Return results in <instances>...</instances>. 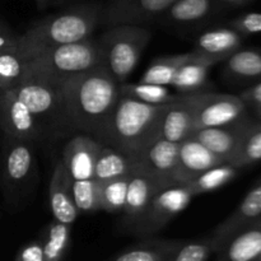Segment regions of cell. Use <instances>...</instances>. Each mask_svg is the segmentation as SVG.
<instances>
[{"label": "cell", "instance_id": "obj_32", "mask_svg": "<svg viewBox=\"0 0 261 261\" xmlns=\"http://www.w3.org/2000/svg\"><path fill=\"white\" fill-rule=\"evenodd\" d=\"M130 175L116 177L99 186V211L111 214H121L126 200Z\"/></svg>", "mask_w": 261, "mask_h": 261}, {"label": "cell", "instance_id": "obj_34", "mask_svg": "<svg viewBox=\"0 0 261 261\" xmlns=\"http://www.w3.org/2000/svg\"><path fill=\"white\" fill-rule=\"evenodd\" d=\"M217 247L211 236L200 241L177 240L168 261H205L216 254Z\"/></svg>", "mask_w": 261, "mask_h": 261}, {"label": "cell", "instance_id": "obj_22", "mask_svg": "<svg viewBox=\"0 0 261 261\" xmlns=\"http://www.w3.org/2000/svg\"><path fill=\"white\" fill-rule=\"evenodd\" d=\"M223 76L234 86H251L261 81V47H241L224 60Z\"/></svg>", "mask_w": 261, "mask_h": 261}, {"label": "cell", "instance_id": "obj_3", "mask_svg": "<svg viewBox=\"0 0 261 261\" xmlns=\"http://www.w3.org/2000/svg\"><path fill=\"white\" fill-rule=\"evenodd\" d=\"M101 13L102 2L70 5L33 23L23 35L18 36V48L28 60L43 48L87 40L101 25Z\"/></svg>", "mask_w": 261, "mask_h": 261}, {"label": "cell", "instance_id": "obj_17", "mask_svg": "<svg viewBox=\"0 0 261 261\" xmlns=\"http://www.w3.org/2000/svg\"><path fill=\"white\" fill-rule=\"evenodd\" d=\"M224 9L217 0H176L158 23L170 27H194L206 22Z\"/></svg>", "mask_w": 261, "mask_h": 261}, {"label": "cell", "instance_id": "obj_36", "mask_svg": "<svg viewBox=\"0 0 261 261\" xmlns=\"http://www.w3.org/2000/svg\"><path fill=\"white\" fill-rule=\"evenodd\" d=\"M15 261H45L43 257V247L41 240L28 242L20 247L15 254Z\"/></svg>", "mask_w": 261, "mask_h": 261}, {"label": "cell", "instance_id": "obj_44", "mask_svg": "<svg viewBox=\"0 0 261 261\" xmlns=\"http://www.w3.org/2000/svg\"><path fill=\"white\" fill-rule=\"evenodd\" d=\"M259 219H260V221H261V217H260V218H259Z\"/></svg>", "mask_w": 261, "mask_h": 261}, {"label": "cell", "instance_id": "obj_11", "mask_svg": "<svg viewBox=\"0 0 261 261\" xmlns=\"http://www.w3.org/2000/svg\"><path fill=\"white\" fill-rule=\"evenodd\" d=\"M176 0H106L102 3L101 25H147L158 23Z\"/></svg>", "mask_w": 261, "mask_h": 261}, {"label": "cell", "instance_id": "obj_28", "mask_svg": "<svg viewBox=\"0 0 261 261\" xmlns=\"http://www.w3.org/2000/svg\"><path fill=\"white\" fill-rule=\"evenodd\" d=\"M45 261H60L69 251L71 241V224L54 219L41 237Z\"/></svg>", "mask_w": 261, "mask_h": 261}, {"label": "cell", "instance_id": "obj_27", "mask_svg": "<svg viewBox=\"0 0 261 261\" xmlns=\"http://www.w3.org/2000/svg\"><path fill=\"white\" fill-rule=\"evenodd\" d=\"M240 168L232 165L231 162H223L219 165L213 166L209 170L204 171L201 175L190 184H188L189 190L191 191L194 196L200 195V194L212 193L218 189L223 188L228 182H231L239 173Z\"/></svg>", "mask_w": 261, "mask_h": 261}, {"label": "cell", "instance_id": "obj_14", "mask_svg": "<svg viewBox=\"0 0 261 261\" xmlns=\"http://www.w3.org/2000/svg\"><path fill=\"white\" fill-rule=\"evenodd\" d=\"M223 162V160L190 135L178 147L177 163L172 173L173 185H188L204 171Z\"/></svg>", "mask_w": 261, "mask_h": 261}, {"label": "cell", "instance_id": "obj_31", "mask_svg": "<svg viewBox=\"0 0 261 261\" xmlns=\"http://www.w3.org/2000/svg\"><path fill=\"white\" fill-rule=\"evenodd\" d=\"M120 94L152 105H166L178 98L180 94L171 93L167 86L152 83H120Z\"/></svg>", "mask_w": 261, "mask_h": 261}, {"label": "cell", "instance_id": "obj_1", "mask_svg": "<svg viewBox=\"0 0 261 261\" xmlns=\"http://www.w3.org/2000/svg\"><path fill=\"white\" fill-rule=\"evenodd\" d=\"M70 132L96 137L120 97V84L103 64L61 82Z\"/></svg>", "mask_w": 261, "mask_h": 261}, {"label": "cell", "instance_id": "obj_20", "mask_svg": "<svg viewBox=\"0 0 261 261\" xmlns=\"http://www.w3.org/2000/svg\"><path fill=\"white\" fill-rule=\"evenodd\" d=\"M48 205L54 219L63 223L73 224L81 214L74 203L70 180L61 160L58 161L51 176L48 186Z\"/></svg>", "mask_w": 261, "mask_h": 261}, {"label": "cell", "instance_id": "obj_40", "mask_svg": "<svg viewBox=\"0 0 261 261\" xmlns=\"http://www.w3.org/2000/svg\"><path fill=\"white\" fill-rule=\"evenodd\" d=\"M36 3H37L38 8H41V9H43V8L48 7V5L51 4V3L54 2V0H35Z\"/></svg>", "mask_w": 261, "mask_h": 261}, {"label": "cell", "instance_id": "obj_15", "mask_svg": "<svg viewBox=\"0 0 261 261\" xmlns=\"http://www.w3.org/2000/svg\"><path fill=\"white\" fill-rule=\"evenodd\" d=\"M251 120V117L246 115L231 124L195 129L191 133V137L199 140L201 144L205 145L211 152L218 155L224 162H231L239 149L242 135Z\"/></svg>", "mask_w": 261, "mask_h": 261}, {"label": "cell", "instance_id": "obj_42", "mask_svg": "<svg viewBox=\"0 0 261 261\" xmlns=\"http://www.w3.org/2000/svg\"><path fill=\"white\" fill-rule=\"evenodd\" d=\"M0 27H4V25H3V23H2V20H0Z\"/></svg>", "mask_w": 261, "mask_h": 261}, {"label": "cell", "instance_id": "obj_6", "mask_svg": "<svg viewBox=\"0 0 261 261\" xmlns=\"http://www.w3.org/2000/svg\"><path fill=\"white\" fill-rule=\"evenodd\" d=\"M152 33L147 27L117 24L107 27L98 38L102 64L117 83H124L137 68Z\"/></svg>", "mask_w": 261, "mask_h": 261}, {"label": "cell", "instance_id": "obj_4", "mask_svg": "<svg viewBox=\"0 0 261 261\" xmlns=\"http://www.w3.org/2000/svg\"><path fill=\"white\" fill-rule=\"evenodd\" d=\"M101 143L88 134L78 133L66 142L63 150L74 203L81 214L99 211V185L94 178V163Z\"/></svg>", "mask_w": 261, "mask_h": 261}, {"label": "cell", "instance_id": "obj_38", "mask_svg": "<svg viewBox=\"0 0 261 261\" xmlns=\"http://www.w3.org/2000/svg\"><path fill=\"white\" fill-rule=\"evenodd\" d=\"M19 46L18 36L12 35L5 27H0V53L17 50Z\"/></svg>", "mask_w": 261, "mask_h": 261}, {"label": "cell", "instance_id": "obj_26", "mask_svg": "<svg viewBox=\"0 0 261 261\" xmlns=\"http://www.w3.org/2000/svg\"><path fill=\"white\" fill-rule=\"evenodd\" d=\"M177 240L147 239L125 247L111 257L114 261H168Z\"/></svg>", "mask_w": 261, "mask_h": 261}, {"label": "cell", "instance_id": "obj_13", "mask_svg": "<svg viewBox=\"0 0 261 261\" xmlns=\"http://www.w3.org/2000/svg\"><path fill=\"white\" fill-rule=\"evenodd\" d=\"M0 126L7 137L36 142L42 137V127L27 105L10 89H0Z\"/></svg>", "mask_w": 261, "mask_h": 261}, {"label": "cell", "instance_id": "obj_23", "mask_svg": "<svg viewBox=\"0 0 261 261\" xmlns=\"http://www.w3.org/2000/svg\"><path fill=\"white\" fill-rule=\"evenodd\" d=\"M194 132V112L184 94L166 106L160 124V135L170 142L178 143Z\"/></svg>", "mask_w": 261, "mask_h": 261}, {"label": "cell", "instance_id": "obj_16", "mask_svg": "<svg viewBox=\"0 0 261 261\" xmlns=\"http://www.w3.org/2000/svg\"><path fill=\"white\" fill-rule=\"evenodd\" d=\"M165 186L161 185L149 176L140 172H133L130 177L129 188H127L126 200H125L124 209H122V222L121 226L125 231L132 233L143 214L149 205L150 199L154 196L158 190ZM167 188V186H166Z\"/></svg>", "mask_w": 261, "mask_h": 261}, {"label": "cell", "instance_id": "obj_37", "mask_svg": "<svg viewBox=\"0 0 261 261\" xmlns=\"http://www.w3.org/2000/svg\"><path fill=\"white\" fill-rule=\"evenodd\" d=\"M239 96L241 97L242 101L247 105L249 109H259L261 107V81L246 87Z\"/></svg>", "mask_w": 261, "mask_h": 261}, {"label": "cell", "instance_id": "obj_12", "mask_svg": "<svg viewBox=\"0 0 261 261\" xmlns=\"http://www.w3.org/2000/svg\"><path fill=\"white\" fill-rule=\"evenodd\" d=\"M178 143L170 142L160 134L133 160V172L149 176L161 185L171 186L172 173L177 163Z\"/></svg>", "mask_w": 261, "mask_h": 261}, {"label": "cell", "instance_id": "obj_24", "mask_svg": "<svg viewBox=\"0 0 261 261\" xmlns=\"http://www.w3.org/2000/svg\"><path fill=\"white\" fill-rule=\"evenodd\" d=\"M216 61L205 58L196 51H190L188 59L177 69L171 86L181 94L208 91V71Z\"/></svg>", "mask_w": 261, "mask_h": 261}, {"label": "cell", "instance_id": "obj_25", "mask_svg": "<svg viewBox=\"0 0 261 261\" xmlns=\"http://www.w3.org/2000/svg\"><path fill=\"white\" fill-rule=\"evenodd\" d=\"M133 173V160L110 145L102 144L94 163V178L99 186L116 177Z\"/></svg>", "mask_w": 261, "mask_h": 261}, {"label": "cell", "instance_id": "obj_5", "mask_svg": "<svg viewBox=\"0 0 261 261\" xmlns=\"http://www.w3.org/2000/svg\"><path fill=\"white\" fill-rule=\"evenodd\" d=\"M102 64L98 38L89 37L65 45L43 48L28 59L24 74L63 82Z\"/></svg>", "mask_w": 261, "mask_h": 261}, {"label": "cell", "instance_id": "obj_29", "mask_svg": "<svg viewBox=\"0 0 261 261\" xmlns=\"http://www.w3.org/2000/svg\"><path fill=\"white\" fill-rule=\"evenodd\" d=\"M261 161V120H251L240 142L239 149L231 163L237 168H245Z\"/></svg>", "mask_w": 261, "mask_h": 261}, {"label": "cell", "instance_id": "obj_43", "mask_svg": "<svg viewBox=\"0 0 261 261\" xmlns=\"http://www.w3.org/2000/svg\"><path fill=\"white\" fill-rule=\"evenodd\" d=\"M257 260H259V261H261V255H260V256H259V259H257Z\"/></svg>", "mask_w": 261, "mask_h": 261}, {"label": "cell", "instance_id": "obj_9", "mask_svg": "<svg viewBox=\"0 0 261 261\" xmlns=\"http://www.w3.org/2000/svg\"><path fill=\"white\" fill-rule=\"evenodd\" d=\"M194 195L186 185H171L154 194L147 211L132 233L147 237L158 233L184 211Z\"/></svg>", "mask_w": 261, "mask_h": 261}, {"label": "cell", "instance_id": "obj_39", "mask_svg": "<svg viewBox=\"0 0 261 261\" xmlns=\"http://www.w3.org/2000/svg\"><path fill=\"white\" fill-rule=\"evenodd\" d=\"M217 2L221 5H223L224 8H239L250 4L254 0H217Z\"/></svg>", "mask_w": 261, "mask_h": 261}, {"label": "cell", "instance_id": "obj_7", "mask_svg": "<svg viewBox=\"0 0 261 261\" xmlns=\"http://www.w3.org/2000/svg\"><path fill=\"white\" fill-rule=\"evenodd\" d=\"M12 89L27 105L42 130L70 132L64 109L61 82L35 74H24L20 83Z\"/></svg>", "mask_w": 261, "mask_h": 261}, {"label": "cell", "instance_id": "obj_8", "mask_svg": "<svg viewBox=\"0 0 261 261\" xmlns=\"http://www.w3.org/2000/svg\"><path fill=\"white\" fill-rule=\"evenodd\" d=\"M194 112V130L222 126L247 115V105L240 96L201 91L184 94Z\"/></svg>", "mask_w": 261, "mask_h": 261}, {"label": "cell", "instance_id": "obj_21", "mask_svg": "<svg viewBox=\"0 0 261 261\" xmlns=\"http://www.w3.org/2000/svg\"><path fill=\"white\" fill-rule=\"evenodd\" d=\"M245 38L246 36L231 25L212 28L196 38L194 51L218 64L241 48Z\"/></svg>", "mask_w": 261, "mask_h": 261}, {"label": "cell", "instance_id": "obj_18", "mask_svg": "<svg viewBox=\"0 0 261 261\" xmlns=\"http://www.w3.org/2000/svg\"><path fill=\"white\" fill-rule=\"evenodd\" d=\"M218 260L252 261L261 255V221L256 219L227 237L216 251Z\"/></svg>", "mask_w": 261, "mask_h": 261}, {"label": "cell", "instance_id": "obj_35", "mask_svg": "<svg viewBox=\"0 0 261 261\" xmlns=\"http://www.w3.org/2000/svg\"><path fill=\"white\" fill-rule=\"evenodd\" d=\"M228 25L241 32L246 37L261 33V13H245V14H241L229 20Z\"/></svg>", "mask_w": 261, "mask_h": 261}, {"label": "cell", "instance_id": "obj_19", "mask_svg": "<svg viewBox=\"0 0 261 261\" xmlns=\"http://www.w3.org/2000/svg\"><path fill=\"white\" fill-rule=\"evenodd\" d=\"M261 217V177L254 184L249 193L246 194L236 209L219 223L211 234L212 239L217 242V246L231 236L239 229L244 228L247 224L252 223ZM217 247V249H218Z\"/></svg>", "mask_w": 261, "mask_h": 261}, {"label": "cell", "instance_id": "obj_30", "mask_svg": "<svg viewBox=\"0 0 261 261\" xmlns=\"http://www.w3.org/2000/svg\"><path fill=\"white\" fill-rule=\"evenodd\" d=\"M188 56L189 53L155 58L149 64L147 70L144 71V74L140 78V82L161 84V86H171L176 75V71L182 65L184 61L188 59Z\"/></svg>", "mask_w": 261, "mask_h": 261}, {"label": "cell", "instance_id": "obj_10", "mask_svg": "<svg viewBox=\"0 0 261 261\" xmlns=\"http://www.w3.org/2000/svg\"><path fill=\"white\" fill-rule=\"evenodd\" d=\"M32 144L33 143L27 140L10 137L5 138L3 155V186L7 198L19 196L33 180L35 154Z\"/></svg>", "mask_w": 261, "mask_h": 261}, {"label": "cell", "instance_id": "obj_33", "mask_svg": "<svg viewBox=\"0 0 261 261\" xmlns=\"http://www.w3.org/2000/svg\"><path fill=\"white\" fill-rule=\"evenodd\" d=\"M27 58L19 48L0 53V89L14 88L20 83L27 69Z\"/></svg>", "mask_w": 261, "mask_h": 261}, {"label": "cell", "instance_id": "obj_2", "mask_svg": "<svg viewBox=\"0 0 261 261\" xmlns=\"http://www.w3.org/2000/svg\"><path fill=\"white\" fill-rule=\"evenodd\" d=\"M166 105H152L120 94L103 126L94 137L134 160L158 134Z\"/></svg>", "mask_w": 261, "mask_h": 261}, {"label": "cell", "instance_id": "obj_41", "mask_svg": "<svg viewBox=\"0 0 261 261\" xmlns=\"http://www.w3.org/2000/svg\"><path fill=\"white\" fill-rule=\"evenodd\" d=\"M254 112H255V116H256V119L261 120V107H259V109H255Z\"/></svg>", "mask_w": 261, "mask_h": 261}]
</instances>
